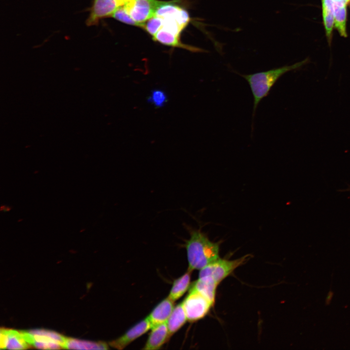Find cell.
<instances>
[{"mask_svg":"<svg viewBox=\"0 0 350 350\" xmlns=\"http://www.w3.org/2000/svg\"><path fill=\"white\" fill-rule=\"evenodd\" d=\"M190 238L185 241L188 270H200L219 257V242L211 241L201 228H189Z\"/></svg>","mask_w":350,"mask_h":350,"instance_id":"1","label":"cell"},{"mask_svg":"<svg viewBox=\"0 0 350 350\" xmlns=\"http://www.w3.org/2000/svg\"><path fill=\"white\" fill-rule=\"evenodd\" d=\"M308 62L309 59L306 58L291 65L284 66L251 74H243L236 72L247 82L250 88L253 97V120L259 104L263 98L269 94L277 81L285 73L298 70Z\"/></svg>","mask_w":350,"mask_h":350,"instance_id":"2","label":"cell"},{"mask_svg":"<svg viewBox=\"0 0 350 350\" xmlns=\"http://www.w3.org/2000/svg\"><path fill=\"white\" fill-rule=\"evenodd\" d=\"M250 257L245 255L234 260L218 258L199 270L198 277H209L218 284Z\"/></svg>","mask_w":350,"mask_h":350,"instance_id":"3","label":"cell"},{"mask_svg":"<svg viewBox=\"0 0 350 350\" xmlns=\"http://www.w3.org/2000/svg\"><path fill=\"white\" fill-rule=\"evenodd\" d=\"M187 320L193 322L203 318L213 304L195 290L190 288L189 294L182 302Z\"/></svg>","mask_w":350,"mask_h":350,"instance_id":"4","label":"cell"},{"mask_svg":"<svg viewBox=\"0 0 350 350\" xmlns=\"http://www.w3.org/2000/svg\"><path fill=\"white\" fill-rule=\"evenodd\" d=\"M161 2L157 0H130L123 7L130 17L143 27L145 22L155 16Z\"/></svg>","mask_w":350,"mask_h":350,"instance_id":"5","label":"cell"},{"mask_svg":"<svg viewBox=\"0 0 350 350\" xmlns=\"http://www.w3.org/2000/svg\"><path fill=\"white\" fill-rule=\"evenodd\" d=\"M119 6L116 0H94L86 24L88 26L97 24L100 19L111 17Z\"/></svg>","mask_w":350,"mask_h":350,"instance_id":"6","label":"cell"},{"mask_svg":"<svg viewBox=\"0 0 350 350\" xmlns=\"http://www.w3.org/2000/svg\"><path fill=\"white\" fill-rule=\"evenodd\" d=\"M151 328L150 322L148 317H146L129 329L123 335L111 341L109 345L112 347L118 350L123 349Z\"/></svg>","mask_w":350,"mask_h":350,"instance_id":"7","label":"cell"},{"mask_svg":"<svg viewBox=\"0 0 350 350\" xmlns=\"http://www.w3.org/2000/svg\"><path fill=\"white\" fill-rule=\"evenodd\" d=\"M27 344L21 332L4 328L0 329V349H26L28 348Z\"/></svg>","mask_w":350,"mask_h":350,"instance_id":"8","label":"cell"},{"mask_svg":"<svg viewBox=\"0 0 350 350\" xmlns=\"http://www.w3.org/2000/svg\"><path fill=\"white\" fill-rule=\"evenodd\" d=\"M174 301L167 297L154 308L147 316L152 328L166 322L174 308Z\"/></svg>","mask_w":350,"mask_h":350,"instance_id":"9","label":"cell"},{"mask_svg":"<svg viewBox=\"0 0 350 350\" xmlns=\"http://www.w3.org/2000/svg\"><path fill=\"white\" fill-rule=\"evenodd\" d=\"M143 348L146 350L159 349L170 338L166 322L157 325L152 329Z\"/></svg>","mask_w":350,"mask_h":350,"instance_id":"10","label":"cell"},{"mask_svg":"<svg viewBox=\"0 0 350 350\" xmlns=\"http://www.w3.org/2000/svg\"><path fill=\"white\" fill-rule=\"evenodd\" d=\"M153 39L163 44L172 47H180L192 52H206L200 48L182 44L180 41L179 35L163 27L153 36Z\"/></svg>","mask_w":350,"mask_h":350,"instance_id":"11","label":"cell"},{"mask_svg":"<svg viewBox=\"0 0 350 350\" xmlns=\"http://www.w3.org/2000/svg\"><path fill=\"white\" fill-rule=\"evenodd\" d=\"M218 284L209 277H198L190 286L192 288L206 298L214 304L216 288Z\"/></svg>","mask_w":350,"mask_h":350,"instance_id":"12","label":"cell"},{"mask_svg":"<svg viewBox=\"0 0 350 350\" xmlns=\"http://www.w3.org/2000/svg\"><path fill=\"white\" fill-rule=\"evenodd\" d=\"M187 320L182 303L174 307L169 317L166 321L170 336L179 330Z\"/></svg>","mask_w":350,"mask_h":350,"instance_id":"13","label":"cell"},{"mask_svg":"<svg viewBox=\"0 0 350 350\" xmlns=\"http://www.w3.org/2000/svg\"><path fill=\"white\" fill-rule=\"evenodd\" d=\"M191 271L188 270L184 274L175 280L168 298L174 301L180 298L190 287Z\"/></svg>","mask_w":350,"mask_h":350,"instance_id":"14","label":"cell"},{"mask_svg":"<svg viewBox=\"0 0 350 350\" xmlns=\"http://www.w3.org/2000/svg\"><path fill=\"white\" fill-rule=\"evenodd\" d=\"M322 1L324 25L328 39L331 40L334 26L333 1L332 0H322Z\"/></svg>","mask_w":350,"mask_h":350,"instance_id":"15","label":"cell"},{"mask_svg":"<svg viewBox=\"0 0 350 350\" xmlns=\"http://www.w3.org/2000/svg\"><path fill=\"white\" fill-rule=\"evenodd\" d=\"M63 348L76 350H107V345L104 342H93L73 338L66 339Z\"/></svg>","mask_w":350,"mask_h":350,"instance_id":"16","label":"cell"},{"mask_svg":"<svg viewBox=\"0 0 350 350\" xmlns=\"http://www.w3.org/2000/svg\"><path fill=\"white\" fill-rule=\"evenodd\" d=\"M347 13L346 5H339L333 3L334 26L340 35L344 37L347 36Z\"/></svg>","mask_w":350,"mask_h":350,"instance_id":"17","label":"cell"},{"mask_svg":"<svg viewBox=\"0 0 350 350\" xmlns=\"http://www.w3.org/2000/svg\"><path fill=\"white\" fill-rule=\"evenodd\" d=\"M163 19L154 16L144 23L143 28L151 35L154 36L163 26Z\"/></svg>","mask_w":350,"mask_h":350,"instance_id":"18","label":"cell"},{"mask_svg":"<svg viewBox=\"0 0 350 350\" xmlns=\"http://www.w3.org/2000/svg\"><path fill=\"white\" fill-rule=\"evenodd\" d=\"M148 101L156 107H161L167 102V96L163 90L156 89L152 91Z\"/></svg>","mask_w":350,"mask_h":350,"instance_id":"19","label":"cell"},{"mask_svg":"<svg viewBox=\"0 0 350 350\" xmlns=\"http://www.w3.org/2000/svg\"><path fill=\"white\" fill-rule=\"evenodd\" d=\"M111 17L124 23L140 27V25L130 17L123 6H119Z\"/></svg>","mask_w":350,"mask_h":350,"instance_id":"20","label":"cell"},{"mask_svg":"<svg viewBox=\"0 0 350 350\" xmlns=\"http://www.w3.org/2000/svg\"><path fill=\"white\" fill-rule=\"evenodd\" d=\"M28 332L32 334L43 335L49 336L58 342L63 348L67 339V338L63 336L56 332L44 329L32 330Z\"/></svg>","mask_w":350,"mask_h":350,"instance_id":"21","label":"cell"},{"mask_svg":"<svg viewBox=\"0 0 350 350\" xmlns=\"http://www.w3.org/2000/svg\"><path fill=\"white\" fill-rule=\"evenodd\" d=\"M333 295V293L332 292V291L330 290V291L329 292V293H328L327 296L326 298L325 304L326 305H329L330 304L332 299V298Z\"/></svg>","mask_w":350,"mask_h":350,"instance_id":"22","label":"cell"},{"mask_svg":"<svg viewBox=\"0 0 350 350\" xmlns=\"http://www.w3.org/2000/svg\"><path fill=\"white\" fill-rule=\"evenodd\" d=\"M120 6H123L130 0H116Z\"/></svg>","mask_w":350,"mask_h":350,"instance_id":"23","label":"cell"},{"mask_svg":"<svg viewBox=\"0 0 350 350\" xmlns=\"http://www.w3.org/2000/svg\"><path fill=\"white\" fill-rule=\"evenodd\" d=\"M338 191L340 192H350V184H348L347 188L345 189L338 190Z\"/></svg>","mask_w":350,"mask_h":350,"instance_id":"24","label":"cell"},{"mask_svg":"<svg viewBox=\"0 0 350 350\" xmlns=\"http://www.w3.org/2000/svg\"></svg>","mask_w":350,"mask_h":350,"instance_id":"25","label":"cell"}]
</instances>
